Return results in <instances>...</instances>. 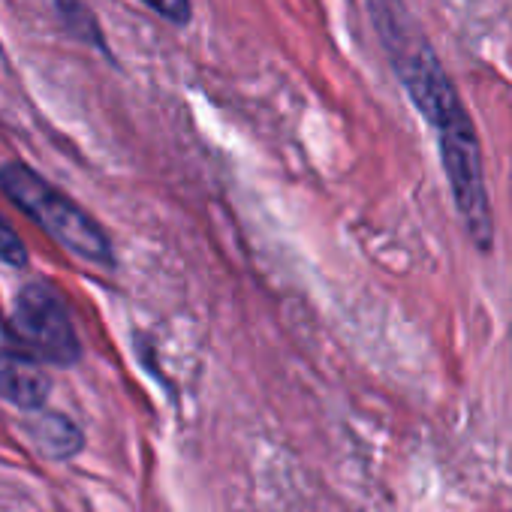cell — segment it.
I'll return each mask as SVG.
<instances>
[{"instance_id":"cell-6","label":"cell","mask_w":512,"mask_h":512,"mask_svg":"<svg viewBox=\"0 0 512 512\" xmlns=\"http://www.w3.org/2000/svg\"><path fill=\"white\" fill-rule=\"evenodd\" d=\"M55 7H58V16H61L64 28H67L73 37H79L82 43H91V46H97L100 52H106L100 25H97V19L91 16V10L82 7V0H58Z\"/></svg>"},{"instance_id":"cell-4","label":"cell","mask_w":512,"mask_h":512,"mask_svg":"<svg viewBox=\"0 0 512 512\" xmlns=\"http://www.w3.org/2000/svg\"><path fill=\"white\" fill-rule=\"evenodd\" d=\"M52 395V377L43 362L25 350L0 347V401L19 407L22 413L43 410Z\"/></svg>"},{"instance_id":"cell-9","label":"cell","mask_w":512,"mask_h":512,"mask_svg":"<svg viewBox=\"0 0 512 512\" xmlns=\"http://www.w3.org/2000/svg\"><path fill=\"white\" fill-rule=\"evenodd\" d=\"M509 338H512V329H509Z\"/></svg>"},{"instance_id":"cell-3","label":"cell","mask_w":512,"mask_h":512,"mask_svg":"<svg viewBox=\"0 0 512 512\" xmlns=\"http://www.w3.org/2000/svg\"><path fill=\"white\" fill-rule=\"evenodd\" d=\"M7 332L19 350L46 365L73 368L82 362V341L73 314L64 293L52 281L40 278L19 287Z\"/></svg>"},{"instance_id":"cell-5","label":"cell","mask_w":512,"mask_h":512,"mask_svg":"<svg viewBox=\"0 0 512 512\" xmlns=\"http://www.w3.org/2000/svg\"><path fill=\"white\" fill-rule=\"evenodd\" d=\"M22 431L31 437V443L37 446L40 455L52 458V461H67L76 458L85 449V434L82 428L58 410H34L25 416Z\"/></svg>"},{"instance_id":"cell-7","label":"cell","mask_w":512,"mask_h":512,"mask_svg":"<svg viewBox=\"0 0 512 512\" xmlns=\"http://www.w3.org/2000/svg\"><path fill=\"white\" fill-rule=\"evenodd\" d=\"M0 266H7V269H28L31 266V253L25 247V241L19 238V232L7 223V217L0 214Z\"/></svg>"},{"instance_id":"cell-8","label":"cell","mask_w":512,"mask_h":512,"mask_svg":"<svg viewBox=\"0 0 512 512\" xmlns=\"http://www.w3.org/2000/svg\"><path fill=\"white\" fill-rule=\"evenodd\" d=\"M142 4L154 16H160L163 22H169L175 28H187L190 19H193V4H190V0H142Z\"/></svg>"},{"instance_id":"cell-2","label":"cell","mask_w":512,"mask_h":512,"mask_svg":"<svg viewBox=\"0 0 512 512\" xmlns=\"http://www.w3.org/2000/svg\"><path fill=\"white\" fill-rule=\"evenodd\" d=\"M0 193H4L25 217H31L58 247H64L79 263L112 272L118 266L115 244L100 220L85 211L73 196L58 190L25 160H7L0 166Z\"/></svg>"},{"instance_id":"cell-1","label":"cell","mask_w":512,"mask_h":512,"mask_svg":"<svg viewBox=\"0 0 512 512\" xmlns=\"http://www.w3.org/2000/svg\"><path fill=\"white\" fill-rule=\"evenodd\" d=\"M368 16L395 79L437 136L440 163L467 238L476 250L488 253L494 244V211L485 184L482 145L470 112L404 0H368Z\"/></svg>"}]
</instances>
